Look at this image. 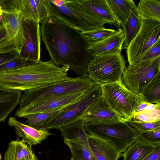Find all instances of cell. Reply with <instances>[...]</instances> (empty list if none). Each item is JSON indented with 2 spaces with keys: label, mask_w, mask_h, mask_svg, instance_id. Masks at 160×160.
I'll return each instance as SVG.
<instances>
[{
  "label": "cell",
  "mask_w": 160,
  "mask_h": 160,
  "mask_svg": "<svg viewBox=\"0 0 160 160\" xmlns=\"http://www.w3.org/2000/svg\"><path fill=\"white\" fill-rule=\"evenodd\" d=\"M41 23V38L50 60L68 66L79 77H88L87 65L94 56L81 32L48 15Z\"/></svg>",
  "instance_id": "1"
},
{
  "label": "cell",
  "mask_w": 160,
  "mask_h": 160,
  "mask_svg": "<svg viewBox=\"0 0 160 160\" xmlns=\"http://www.w3.org/2000/svg\"><path fill=\"white\" fill-rule=\"evenodd\" d=\"M69 69L68 66L61 67L50 59L29 62L0 72V87L21 92L42 87L70 78Z\"/></svg>",
  "instance_id": "2"
},
{
  "label": "cell",
  "mask_w": 160,
  "mask_h": 160,
  "mask_svg": "<svg viewBox=\"0 0 160 160\" xmlns=\"http://www.w3.org/2000/svg\"><path fill=\"white\" fill-rule=\"evenodd\" d=\"M95 83L88 77H71L62 81L24 91L22 95L19 107L21 111L33 104L51 97L71 92L86 91Z\"/></svg>",
  "instance_id": "3"
},
{
  "label": "cell",
  "mask_w": 160,
  "mask_h": 160,
  "mask_svg": "<svg viewBox=\"0 0 160 160\" xmlns=\"http://www.w3.org/2000/svg\"><path fill=\"white\" fill-rule=\"evenodd\" d=\"M87 134L108 141L122 153L138 139L140 132L126 122L117 121L104 123L84 122Z\"/></svg>",
  "instance_id": "4"
},
{
  "label": "cell",
  "mask_w": 160,
  "mask_h": 160,
  "mask_svg": "<svg viewBox=\"0 0 160 160\" xmlns=\"http://www.w3.org/2000/svg\"><path fill=\"white\" fill-rule=\"evenodd\" d=\"M102 95L111 108L125 122L129 120L139 105L147 102L129 89L122 80L99 85Z\"/></svg>",
  "instance_id": "5"
},
{
  "label": "cell",
  "mask_w": 160,
  "mask_h": 160,
  "mask_svg": "<svg viewBox=\"0 0 160 160\" xmlns=\"http://www.w3.org/2000/svg\"><path fill=\"white\" fill-rule=\"evenodd\" d=\"M126 63L121 53L94 56L87 65L88 77L99 85L120 81Z\"/></svg>",
  "instance_id": "6"
},
{
  "label": "cell",
  "mask_w": 160,
  "mask_h": 160,
  "mask_svg": "<svg viewBox=\"0 0 160 160\" xmlns=\"http://www.w3.org/2000/svg\"><path fill=\"white\" fill-rule=\"evenodd\" d=\"M102 95L100 86L95 84L78 100L63 108L42 128L48 130L58 129L79 119L87 108Z\"/></svg>",
  "instance_id": "7"
},
{
  "label": "cell",
  "mask_w": 160,
  "mask_h": 160,
  "mask_svg": "<svg viewBox=\"0 0 160 160\" xmlns=\"http://www.w3.org/2000/svg\"><path fill=\"white\" fill-rule=\"evenodd\" d=\"M159 73L160 57L134 65L128 64L123 72L122 81L129 89L142 96L146 86Z\"/></svg>",
  "instance_id": "8"
},
{
  "label": "cell",
  "mask_w": 160,
  "mask_h": 160,
  "mask_svg": "<svg viewBox=\"0 0 160 160\" xmlns=\"http://www.w3.org/2000/svg\"><path fill=\"white\" fill-rule=\"evenodd\" d=\"M159 39L160 21L142 18L140 30L126 49L128 64H136L142 55Z\"/></svg>",
  "instance_id": "9"
},
{
  "label": "cell",
  "mask_w": 160,
  "mask_h": 160,
  "mask_svg": "<svg viewBox=\"0 0 160 160\" xmlns=\"http://www.w3.org/2000/svg\"><path fill=\"white\" fill-rule=\"evenodd\" d=\"M48 15L56 18L81 32L98 29L84 12L78 0L57 7L45 0Z\"/></svg>",
  "instance_id": "10"
},
{
  "label": "cell",
  "mask_w": 160,
  "mask_h": 160,
  "mask_svg": "<svg viewBox=\"0 0 160 160\" xmlns=\"http://www.w3.org/2000/svg\"><path fill=\"white\" fill-rule=\"evenodd\" d=\"M22 25L25 39L19 56L26 62H38L41 60V51L39 23L22 20Z\"/></svg>",
  "instance_id": "11"
},
{
  "label": "cell",
  "mask_w": 160,
  "mask_h": 160,
  "mask_svg": "<svg viewBox=\"0 0 160 160\" xmlns=\"http://www.w3.org/2000/svg\"><path fill=\"white\" fill-rule=\"evenodd\" d=\"M84 12L98 29L108 24L121 28V25L112 13L106 0H78Z\"/></svg>",
  "instance_id": "12"
},
{
  "label": "cell",
  "mask_w": 160,
  "mask_h": 160,
  "mask_svg": "<svg viewBox=\"0 0 160 160\" xmlns=\"http://www.w3.org/2000/svg\"><path fill=\"white\" fill-rule=\"evenodd\" d=\"M86 91L74 92L51 97L36 103L21 111H16L15 115L18 118H24L33 114L62 108L78 100Z\"/></svg>",
  "instance_id": "13"
},
{
  "label": "cell",
  "mask_w": 160,
  "mask_h": 160,
  "mask_svg": "<svg viewBox=\"0 0 160 160\" xmlns=\"http://www.w3.org/2000/svg\"><path fill=\"white\" fill-rule=\"evenodd\" d=\"M80 119L95 123L124 122L111 109L102 95L87 108Z\"/></svg>",
  "instance_id": "14"
},
{
  "label": "cell",
  "mask_w": 160,
  "mask_h": 160,
  "mask_svg": "<svg viewBox=\"0 0 160 160\" xmlns=\"http://www.w3.org/2000/svg\"><path fill=\"white\" fill-rule=\"evenodd\" d=\"M12 8L17 10L23 20L41 23L48 16L45 0H12Z\"/></svg>",
  "instance_id": "15"
},
{
  "label": "cell",
  "mask_w": 160,
  "mask_h": 160,
  "mask_svg": "<svg viewBox=\"0 0 160 160\" xmlns=\"http://www.w3.org/2000/svg\"><path fill=\"white\" fill-rule=\"evenodd\" d=\"M9 126L14 127L16 134L22 140L28 145L32 146L40 144L52 133L43 129H37L19 121L14 117L9 118Z\"/></svg>",
  "instance_id": "16"
},
{
  "label": "cell",
  "mask_w": 160,
  "mask_h": 160,
  "mask_svg": "<svg viewBox=\"0 0 160 160\" xmlns=\"http://www.w3.org/2000/svg\"><path fill=\"white\" fill-rule=\"evenodd\" d=\"M125 40L124 31L118 28L111 36L97 43L88 44V49L93 56L121 53Z\"/></svg>",
  "instance_id": "17"
},
{
  "label": "cell",
  "mask_w": 160,
  "mask_h": 160,
  "mask_svg": "<svg viewBox=\"0 0 160 160\" xmlns=\"http://www.w3.org/2000/svg\"><path fill=\"white\" fill-rule=\"evenodd\" d=\"M88 136L90 148L97 160H118L122 157L111 142L88 134Z\"/></svg>",
  "instance_id": "18"
},
{
  "label": "cell",
  "mask_w": 160,
  "mask_h": 160,
  "mask_svg": "<svg viewBox=\"0 0 160 160\" xmlns=\"http://www.w3.org/2000/svg\"><path fill=\"white\" fill-rule=\"evenodd\" d=\"M2 19L6 33L15 39L22 48L25 38L22 25V19L19 12L15 9L3 11L2 15Z\"/></svg>",
  "instance_id": "19"
},
{
  "label": "cell",
  "mask_w": 160,
  "mask_h": 160,
  "mask_svg": "<svg viewBox=\"0 0 160 160\" xmlns=\"http://www.w3.org/2000/svg\"><path fill=\"white\" fill-rule=\"evenodd\" d=\"M21 91L0 87V122H4L19 103Z\"/></svg>",
  "instance_id": "20"
},
{
  "label": "cell",
  "mask_w": 160,
  "mask_h": 160,
  "mask_svg": "<svg viewBox=\"0 0 160 160\" xmlns=\"http://www.w3.org/2000/svg\"><path fill=\"white\" fill-rule=\"evenodd\" d=\"M24 158L37 159L32 146L19 139L10 142L4 154L3 160H21Z\"/></svg>",
  "instance_id": "21"
},
{
  "label": "cell",
  "mask_w": 160,
  "mask_h": 160,
  "mask_svg": "<svg viewBox=\"0 0 160 160\" xmlns=\"http://www.w3.org/2000/svg\"><path fill=\"white\" fill-rule=\"evenodd\" d=\"M142 18L135 5L132 9L127 21L121 26L124 31L125 40L122 49H127L140 28Z\"/></svg>",
  "instance_id": "22"
},
{
  "label": "cell",
  "mask_w": 160,
  "mask_h": 160,
  "mask_svg": "<svg viewBox=\"0 0 160 160\" xmlns=\"http://www.w3.org/2000/svg\"><path fill=\"white\" fill-rule=\"evenodd\" d=\"M159 146L148 144L138 139L123 152V160H142Z\"/></svg>",
  "instance_id": "23"
},
{
  "label": "cell",
  "mask_w": 160,
  "mask_h": 160,
  "mask_svg": "<svg viewBox=\"0 0 160 160\" xmlns=\"http://www.w3.org/2000/svg\"><path fill=\"white\" fill-rule=\"evenodd\" d=\"M58 129L64 139L79 141L85 145H89L88 134L84 128V121L82 119H78Z\"/></svg>",
  "instance_id": "24"
},
{
  "label": "cell",
  "mask_w": 160,
  "mask_h": 160,
  "mask_svg": "<svg viewBox=\"0 0 160 160\" xmlns=\"http://www.w3.org/2000/svg\"><path fill=\"white\" fill-rule=\"evenodd\" d=\"M121 26L128 20L131 11L136 5L132 0H106Z\"/></svg>",
  "instance_id": "25"
},
{
  "label": "cell",
  "mask_w": 160,
  "mask_h": 160,
  "mask_svg": "<svg viewBox=\"0 0 160 160\" xmlns=\"http://www.w3.org/2000/svg\"><path fill=\"white\" fill-rule=\"evenodd\" d=\"M64 142L70 149L71 158L76 160H97L89 145L73 140L64 139Z\"/></svg>",
  "instance_id": "26"
},
{
  "label": "cell",
  "mask_w": 160,
  "mask_h": 160,
  "mask_svg": "<svg viewBox=\"0 0 160 160\" xmlns=\"http://www.w3.org/2000/svg\"><path fill=\"white\" fill-rule=\"evenodd\" d=\"M137 9L142 18L160 21V1L140 0L137 6Z\"/></svg>",
  "instance_id": "27"
},
{
  "label": "cell",
  "mask_w": 160,
  "mask_h": 160,
  "mask_svg": "<svg viewBox=\"0 0 160 160\" xmlns=\"http://www.w3.org/2000/svg\"><path fill=\"white\" fill-rule=\"evenodd\" d=\"M62 108L28 115L24 118L26 119L25 124L37 129H42L48 122L57 115Z\"/></svg>",
  "instance_id": "28"
},
{
  "label": "cell",
  "mask_w": 160,
  "mask_h": 160,
  "mask_svg": "<svg viewBox=\"0 0 160 160\" xmlns=\"http://www.w3.org/2000/svg\"><path fill=\"white\" fill-rule=\"evenodd\" d=\"M142 96L149 103H160V73L147 85L142 91Z\"/></svg>",
  "instance_id": "29"
},
{
  "label": "cell",
  "mask_w": 160,
  "mask_h": 160,
  "mask_svg": "<svg viewBox=\"0 0 160 160\" xmlns=\"http://www.w3.org/2000/svg\"><path fill=\"white\" fill-rule=\"evenodd\" d=\"M116 31L114 29L104 28L81 33L88 45L100 42L112 35Z\"/></svg>",
  "instance_id": "30"
},
{
  "label": "cell",
  "mask_w": 160,
  "mask_h": 160,
  "mask_svg": "<svg viewBox=\"0 0 160 160\" xmlns=\"http://www.w3.org/2000/svg\"><path fill=\"white\" fill-rule=\"evenodd\" d=\"M137 122H152L160 121V107L135 113L129 120Z\"/></svg>",
  "instance_id": "31"
},
{
  "label": "cell",
  "mask_w": 160,
  "mask_h": 160,
  "mask_svg": "<svg viewBox=\"0 0 160 160\" xmlns=\"http://www.w3.org/2000/svg\"><path fill=\"white\" fill-rule=\"evenodd\" d=\"M19 47L16 40L5 35L0 40V56L19 54Z\"/></svg>",
  "instance_id": "32"
},
{
  "label": "cell",
  "mask_w": 160,
  "mask_h": 160,
  "mask_svg": "<svg viewBox=\"0 0 160 160\" xmlns=\"http://www.w3.org/2000/svg\"><path fill=\"white\" fill-rule=\"evenodd\" d=\"M138 139L148 144L160 145V127L149 131L140 132Z\"/></svg>",
  "instance_id": "33"
},
{
  "label": "cell",
  "mask_w": 160,
  "mask_h": 160,
  "mask_svg": "<svg viewBox=\"0 0 160 160\" xmlns=\"http://www.w3.org/2000/svg\"><path fill=\"white\" fill-rule=\"evenodd\" d=\"M160 57V39L142 55L136 64L150 61Z\"/></svg>",
  "instance_id": "34"
},
{
  "label": "cell",
  "mask_w": 160,
  "mask_h": 160,
  "mask_svg": "<svg viewBox=\"0 0 160 160\" xmlns=\"http://www.w3.org/2000/svg\"><path fill=\"white\" fill-rule=\"evenodd\" d=\"M126 122L139 132L149 131L160 127V121L148 122H137L129 120Z\"/></svg>",
  "instance_id": "35"
},
{
  "label": "cell",
  "mask_w": 160,
  "mask_h": 160,
  "mask_svg": "<svg viewBox=\"0 0 160 160\" xmlns=\"http://www.w3.org/2000/svg\"><path fill=\"white\" fill-rule=\"evenodd\" d=\"M28 62L22 60L19 56L17 58L0 65V72L22 66Z\"/></svg>",
  "instance_id": "36"
},
{
  "label": "cell",
  "mask_w": 160,
  "mask_h": 160,
  "mask_svg": "<svg viewBox=\"0 0 160 160\" xmlns=\"http://www.w3.org/2000/svg\"><path fill=\"white\" fill-rule=\"evenodd\" d=\"M142 160H160V146L158 147L152 153Z\"/></svg>",
  "instance_id": "37"
},
{
  "label": "cell",
  "mask_w": 160,
  "mask_h": 160,
  "mask_svg": "<svg viewBox=\"0 0 160 160\" xmlns=\"http://www.w3.org/2000/svg\"><path fill=\"white\" fill-rule=\"evenodd\" d=\"M19 56V54H18L0 56V65L15 59Z\"/></svg>",
  "instance_id": "38"
},
{
  "label": "cell",
  "mask_w": 160,
  "mask_h": 160,
  "mask_svg": "<svg viewBox=\"0 0 160 160\" xmlns=\"http://www.w3.org/2000/svg\"><path fill=\"white\" fill-rule=\"evenodd\" d=\"M69 0H48L51 3L57 7H60L70 2Z\"/></svg>",
  "instance_id": "39"
},
{
  "label": "cell",
  "mask_w": 160,
  "mask_h": 160,
  "mask_svg": "<svg viewBox=\"0 0 160 160\" xmlns=\"http://www.w3.org/2000/svg\"><path fill=\"white\" fill-rule=\"evenodd\" d=\"M149 103L147 102H144L141 103L138 107L135 112H139L144 110Z\"/></svg>",
  "instance_id": "40"
},
{
  "label": "cell",
  "mask_w": 160,
  "mask_h": 160,
  "mask_svg": "<svg viewBox=\"0 0 160 160\" xmlns=\"http://www.w3.org/2000/svg\"><path fill=\"white\" fill-rule=\"evenodd\" d=\"M6 35V30L3 24L0 26V40L3 38Z\"/></svg>",
  "instance_id": "41"
},
{
  "label": "cell",
  "mask_w": 160,
  "mask_h": 160,
  "mask_svg": "<svg viewBox=\"0 0 160 160\" xmlns=\"http://www.w3.org/2000/svg\"><path fill=\"white\" fill-rule=\"evenodd\" d=\"M3 12L1 7L0 6V22H2V15Z\"/></svg>",
  "instance_id": "42"
},
{
  "label": "cell",
  "mask_w": 160,
  "mask_h": 160,
  "mask_svg": "<svg viewBox=\"0 0 160 160\" xmlns=\"http://www.w3.org/2000/svg\"><path fill=\"white\" fill-rule=\"evenodd\" d=\"M21 160H38V159H36L35 160H32V159H30L29 158H23V159H21Z\"/></svg>",
  "instance_id": "43"
},
{
  "label": "cell",
  "mask_w": 160,
  "mask_h": 160,
  "mask_svg": "<svg viewBox=\"0 0 160 160\" xmlns=\"http://www.w3.org/2000/svg\"><path fill=\"white\" fill-rule=\"evenodd\" d=\"M2 159V156L1 155L0 153V160H1Z\"/></svg>",
  "instance_id": "44"
},
{
  "label": "cell",
  "mask_w": 160,
  "mask_h": 160,
  "mask_svg": "<svg viewBox=\"0 0 160 160\" xmlns=\"http://www.w3.org/2000/svg\"><path fill=\"white\" fill-rule=\"evenodd\" d=\"M2 25V22H0V26Z\"/></svg>",
  "instance_id": "45"
},
{
  "label": "cell",
  "mask_w": 160,
  "mask_h": 160,
  "mask_svg": "<svg viewBox=\"0 0 160 160\" xmlns=\"http://www.w3.org/2000/svg\"><path fill=\"white\" fill-rule=\"evenodd\" d=\"M70 160H76L71 158V159Z\"/></svg>",
  "instance_id": "46"
}]
</instances>
